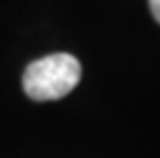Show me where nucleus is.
I'll list each match as a JSON object with an SVG mask.
<instances>
[{"instance_id":"obj_1","label":"nucleus","mask_w":160,"mask_h":158,"mask_svg":"<svg viewBox=\"0 0 160 158\" xmlns=\"http://www.w3.org/2000/svg\"><path fill=\"white\" fill-rule=\"evenodd\" d=\"M82 78V66L72 54H52L27 66L23 89L29 99L39 103L58 101L70 94Z\"/></svg>"},{"instance_id":"obj_2","label":"nucleus","mask_w":160,"mask_h":158,"mask_svg":"<svg viewBox=\"0 0 160 158\" xmlns=\"http://www.w3.org/2000/svg\"><path fill=\"white\" fill-rule=\"evenodd\" d=\"M150 2V10H152V17L156 19V23L160 25V0H148Z\"/></svg>"}]
</instances>
